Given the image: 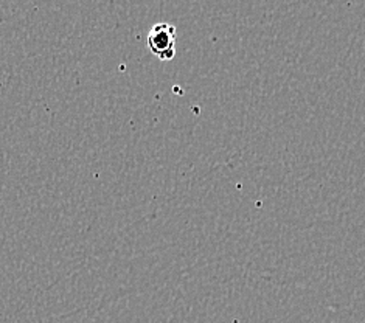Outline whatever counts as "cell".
I'll return each mask as SVG.
<instances>
[{
  "mask_svg": "<svg viewBox=\"0 0 365 323\" xmlns=\"http://www.w3.org/2000/svg\"><path fill=\"white\" fill-rule=\"evenodd\" d=\"M148 48L160 61L176 56V27L171 24H155L148 33Z\"/></svg>",
  "mask_w": 365,
  "mask_h": 323,
  "instance_id": "1",
  "label": "cell"
}]
</instances>
